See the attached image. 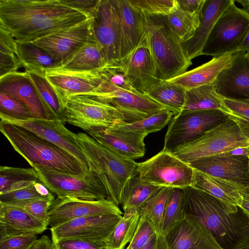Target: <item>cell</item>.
Here are the masks:
<instances>
[{"label": "cell", "mask_w": 249, "mask_h": 249, "mask_svg": "<svg viewBox=\"0 0 249 249\" xmlns=\"http://www.w3.org/2000/svg\"><path fill=\"white\" fill-rule=\"evenodd\" d=\"M248 173L249 175V146L248 148Z\"/></svg>", "instance_id": "obj_62"}, {"label": "cell", "mask_w": 249, "mask_h": 249, "mask_svg": "<svg viewBox=\"0 0 249 249\" xmlns=\"http://www.w3.org/2000/svg\"><path fill=\"white\" fill-rule=\"evenodd\" d=\"M223 102L227 108L231 112L249 118V103L227 99H223Z\"/></svg>", "instance_id": "obj_52"}, {"label": "cell", "mask_w": 249, "mask_h": 249, "mask_svg": "<svg viewBox=\"0 0 249 249\" xmlns=\"http://www.w3.org/2000/svg\"><path fill=\"white\" fill-rule=\"evenodd\" d=\"M90 22L92 33L105 53L107 65L120 64L121 31L114 0H100Z\"/></svg>", "instance_id": "obj_13"}, {"label": "cell", "mask_w": 249, "mask_h": 249, "mask_svg": "<svg viewBox=\"0 0 249 249\" xmlns=\"http://www.w3.org/2000/svg\"><path fill=\"white\" fill-rule=\"evenodd\" d=\"M60 1L85 15L89 19H91L100 0H60Z\"/></svg>", "instance_id": "obj_51"}, {"label": "cell", "mask_w": 249, "mask_h": 249, "mask_svg": "<svg viewBox=\"0 0 249 249\" xmlns=\"http://www.w3.org/2000/svg\"><path fill=\"white\" fill-rule=\"evenodd\" d=\"M39 180L52 193L96 200L107 198V190L98 176L91 170L83 175H76L35 166Z\"/></svg>", "instance_id": "obj_11"}, {"label": "cell", "mask_w": 249, "mask_h": 249, "mask_svg": "<svg viewBox=\"0 0 249 249\" xmlns=\"http://www.w3.org/2000/svg\"><path fill=\"white\" fill-rule=\"evenodd\" d=\"M184 189L170 188L166 201L161 233L164 235L180 221L184 212Z\"/></svg>", "instance_id": "obj_42"}, {"label": "cell", "mask_w": 249, "mask_h": 249, "mask_svg": "<svg viewBox=\"0 0 249 249\" xmlns=\"http://www.w3.org/2000/svg\"><path fill=\"white\" fill-rule=\"evenodd\" d=\"M139 176L152 185L184 189L192 186L194 169L172 152L162 149L149 159L138 163Z\"/></svg>", "instance_id": "obj_10"}, {"label": "cell", "mask_w": 249, "mask_h": 249, "mask_svg": "<svg viewBox=\"0 0 249 249\" xmlns=\"http://www.w3.org/2000/svg\"><path fill=\"white\" fill-rule=\"evenodd\" d=\"M241 194L244 199L249 201V186L246 187L244 189Z\"/></svg>", "instance_id": "obj_61"}, {"label": "cell", "mask_w": 249, "mask_h": 249, "mask_svg": "<svg viewBox=\"0 0 249 249\" xmlns=\"http://www.w3.org/2000/svg\"><path fill=\"white\" fill-rule=\"evenodd\" d=\"M249 146V141L243 136L236 124L228 117L198 139L172 153L188 163L199 159Z\"/></svg>", "instance_id": "obj_7"}, {"label": "cell", "mask_w": 249, "mask_h": 249, "mask_svg": "<svg viewBox=\"0 0 249 249\" xmlns=\"http://www.w3.org/2000/svg\"><path fill=\"white\" fill-rule=\"evenodd\" d=\"M118 14L121 36V61L135 49L147 31L145 15L128 0H114Z\"/></svg>", "instance_id": "obj_24"}, {"label": "cell", "mask_w": 249, "mask_h": 249, "mask_svg": "<svg viewBox=\"0 0 249 249\" xmlns=\"http://www.w3.org/2000/svg\"><path fill=\"white\" fill-rule=\"evenodd\" d=\"M21 67L16 39L8 31L0 26V77L18 71Z\"/></svg>", "instance_id": "obj_40"}, {"label": "cell", "mask_w": 249, "mask_h": 249, "mask_svg": "<svg viewBox=\"0 0 249 249\" xmlns=\"http://www.w3.org/2000/svg\"><path fill=\"white\" fill-rule=\"evenodd\" d=\"M18 56L25 71L44 73L62 64L47 51L33 42L17 41Z\"/></svg>", "instance_id": "obj_31"}, {"label": "cell", "mask_w": 249, "mask_h": 249, "mask_svg": "<svg viewBox=\"0 0 249 249\" xmlns=\"http://www.w3.org/2000/svg\"><path fill=\"white\" fill-rule=\"evenodd\" d=\"M206 0H177L178 6L192 14H200Z\"/></svg>", "instance_id": "obj_53"}, {"label": "cell", "mask_w": 249, "mask_h": 249, "mask_svg": "<svg viewBox=\"0 0 249 249\" xmlns=\"http://www.w3.org/2000/svg\"><path fill=\"white\" fill-rule=\"evenodd\" d=\"M249 51V29L242 43L237 48V51L247 52Z\"/></svg>", "instance_id": "obj_58"}, {"label": "cell", "mask_w": 249, "mask_h": 249, "mask_svg": "<svg viewBox=\"0 0 249 249\" xmlns=\"http://www.w3.org/2000/svg\"><path fill=\"white\" fill-rule=\"evenodd\" d=\"M210 109L223 111L228 110L224 104L223 98L216 93L213 84L186 90L185 103L182 111Z\"/></svg>", "instance_id": "obj_33"}, {"label": "cell", "mask_w": 249, "mask_h": 249, "mask_svg": "<svg viewBox=\"0 0 249 249\" xmlns=\"http://www.w3.org/2000/svg\"><path fill=\"white\" fill-rule=\"evenodd\" d=\"M107 65L105 53L94 38L91 30L87 42L62 67L76 71H93Z\"/></svg>", "instance_id": "obj_30"}, {"label": "cell", "mask_w": 249, "mask_h": 249, "mask_svg": "<svg viewBox=\"0 0 249 249\" xmlns=\"http://www.w3.org/2000/svg\"><path fill=\"white\" fill-rule=\"evenodd\" d=\"M248 147H240L233 149V150L229 152L224 153V154L238 156V157H244L247 158H248Z\"/></svg>", "instance_id": "obj_57"}, {"label": "cell", "mask_w": 249, "mask_h": 249, "mask_svg": "<svg viewBox=\"0 0 249 249\" xmlns=\"http://www.w3.org/2000/svg\"><path fill=\"white\" fill-rule=\"evenodd\" d=\"M240 206L249 214V201L243 199Z\"/></svg>", "instance_id": "obj_60"}, {"label": "cell", "mask_w": 249, "mask_h": 249, "mask_svg": "<svg viewBox=\"0 0 249 249\" xmlns=\"http://www.w3.org/2000/svg\"><path fill=\"white\" fill-rule=\"evenodd\" d=\"M0 130L15 150L32 167L76 175L89 172L68 152L24 128L0 120Z\"/></svg>", "instance_id": "obj_3"}, {"label": "cell", "mask_w": 249, "mask_h": 249, "mask_svg": "<svg viewBox=\"0 0 249 249\" xmlns=\"http://www.w3.org/2000/svg\"><path fill=\"white\" fill-rule=\"evenodd\" d=\"M0 117L1 121L24 128L68 152L89 171L88 161L78 142L77 134L66 128L61 121L34 118L18 120L0 113Z\"/></svg>", "instance_id": "obj_12"}, {"label": "cell", "mask_w": 249, "mask_h": 249, "mask_svg": "<svg viewBox=\"0 0 249 249\" xmlns=\"http://www.w3.org/2000/svg\"><path fill=\"white\" fill-rule=\"evenodd\" d=\"M144 94L175 115L182 110L186 90L167 80H160Z\"/></svg>", "instance_id": "obj_32"}, {"label": "cell", "mask_w": 249, "mask_h": 249, "mask_svg": "<svg viewBox=\"0 0 249 249\" xmlns=\"http://www.w3.org/2000/svg\"><path fill=\"white\" fill-rule=\"evenodd\" d=\"M63 103L65 122L87 133L126 123L124 117L116 107L87 95L67 96Z\"/></svg>", "instance_id": "obj_6"}, {"label": "cell", "mask_w": 249, "mask_h": 249, "mask_svg": "<svg viewBox=\"0 0 249 249\" xmlns=\"http://www.w3.org/2000/svg\"><path fill=\"white\" fill-rule=\"evenodd\" d=\"M201 14H192L185 12L178 6L177 2L174 9L164 17L167 24L183 43L194 36L200 23Z\"/></svg>", "instance_id": "obj_38"}, {"label": "cell", "mask_w": 249, "mask_h": 249, "mask_svg": "<svg viewBox=\"0 0 249 249\" xmlns=\"http://www.w3.org/2000/svg\"><path fill=\"white\" fill-rule=\"evenodd\" d=\"M99 71L102 81L101 84L92 91V92H106L119 89L130 91H138L129 82L121 64L107 65L99 69Z\"/></svg>", "instance_id": "obj_41"}, {"label": "cell", "mask_w": 249, "mask_h": 249, "mask_svg": "<svg viewBox=\"0 0 249 249\" xmlns=\"http://www.w3.org/2000/svg\"><path fill=\"white\" fill-rule=\"evenodd\" d=\"M39 181L38 175L33 167H0V194L23 188L32 182Z\"/></svg>", "instance_id": "obj_39"}, {"label": "cell", "mask_w": 249, "mask_h": 249, "mask_svg": "<svg viewBox=\"0 0 249 249\" xmlns=\"http://www.w3.org/2000/svg\"><path fill=\"white\" fill-rule=\"evenodd\" d=\"M163 235L168 249H222L201 220L190 214Z\"/></svg>", "instance_id": "obj_17"}, {"label": "cell", "mask_w": 249, "mask_h": 249, "mask_svg": "<svg viewBox=\"0 0 249 249\" xmlns=\"http://www.w3.org/2000/svg\"><path fill=\"white\" fill-rule=\"evenodd\" d=\"M145 16L151 53L160 78L168 80L186 72L192 61L164 16Z\"/></svg>", "instance_id": "obj_5"}, {"label": "cell", "mask_w": 249, "mask_h": 249, "mask_svg": "<svg viewBox=\"0 0 249 249\" xmlns=\"http://www.w3.org/2000/svg\"><path fill=\"white\" fill-rule=\"evenodd\" d=\"M240 249H249V244L246 245V246L242 247Z\"/></svg>", "instance_id": "obj_63"}, {"label": "cell", "mask_w": 249, "mask_h": 249, "mask_svg": "<svg viewBox=\"0 0 249 249\" xmlns=\"http://www.w3.org/2000/svg\"><path fill=\"white\" fill-rule=\"evenodd\" d=\"M173 114L164 109L144 119L118 125L113 128L148 134L162 129L171 120Z\"/></svg>", "instance_id": "obj_44"}, {"label": "cell", "mask_w": 249, "mask_h": 249, "mask_svg": "<svg viewBox=\"0 0 249 249\" xmlns=\"http://www.w3.org/2000/svg\"><path fill=\"white\" fill-rule=\"evenodd\" d=\"M232 0L217 20L203 50L202 55L218 57L237 52L249 29V12Z\"/></svg>", "instance_id": "obj_8"}, {"label": "cell", "mask_w": 249, "mask_h": 249, "mask_svg": "<svg viewBox=\"0 0 249 249\" xmlns=\"http://www.w3.org/2000/svg\"><path fill=\"white\" fill-rule=\"evenodd\" d=\"M184 212L197 217L222 249H240L249 244V214L192 186L184 188Z\"/></svg>", "instance_id": "obj_2"}, {"label": "cell", "mask_w": 249, "mask_h": 249, "mask_svg": "<svg viewBox=\"0 0 249 249\" xmlns=\"http://www.w3.org/2000/svg\"><path fill=\"white\" fill-rule=\"evenodd\" d=\"M37 240L34 234L10 237L0 240V249H30Z\"/></svg>", "instance_id": "obj_50"}, {"label": "cell", "mask_w": 249, "mask_h": 249, "mask_svg": "<svg viewBox=\"0 0 249 249\" xmlns=\"http://www.w3.org/2000/svg\"><path fill=\"white\" fill-rule=\"evenodd\" d=\"M227 118L219 109L182 111L171 119L165 135L163 149L172 152L198 139Z\"/></svg>", "instance_id": "obj_9"}, {"label": "cell", "mask_w": 249, "mask_h": 249, "mask_svg": "<svg viewBox=\"0 0 249 249\" xmlns=\"http://www.w3.org/2000/svg\"><path fill=\"white\" fill-rule=\"evenodd\" d=\"M188 163L194 170L249 186L248 158L246 157L222 154Z\"/></svg>", "instance_id": "obj_25"}, {"label": "cell", "mask_w": 249, "mask_h": 249, "mask_svg": "<svg viewBox=\"0 0 249 249\" xmlns=\"http://www.w3.org/2000/svg\"><path fill=\"white\" fill-rule=\"evenodd\" d=\"M145 15L167 16L177 6V0H128Z\"/></svg>", "instance_id": "obj_46"}, {"label": "cell", "mask_w": 249, "mask_h": 249, "mask_svg": "<svg viewBox=\"0 0 249 249\" xmlns=\"http://www.w3.org/2000/svg\"><path fill=\"white\" fill-rule=\"evenodd\" d=\"M140 219L138 211L124 212V215L105 241L106 249H124L130 243Z\"/></svg>", "instance_id": "obj_36"}, {"label": "cell", "mask_w": 249, "mask_h": 249, "mask_svg": "<svg viewBox=\"0 0 249 249\" xmlns=\"http://www.w3.org/2000/svg\"><path fill=\"white\" fill-rule=\"evenodd\" d=\"M170 188L163 187L142 206L138 212L145 216L153 225L158 233H161L164 210Z\"/></svg>", "instance_id": "obj_43"}, {"label": "cell", "mask_w": 249, "mask_h": 249, "mask_svg": "<svg viewBox=\"0 0 249 249\" xmlns=\"http://www.w3.org/2000/svg\"><path fill=\"white\" fill-rule=\"evenodd\" d=\"M39 199L53 201L55 197L40 181H34L23 188L0 194V204L17 206Z\"/></svg>", "instance_id": "obj_37"}, {"label": "cell", "mask_w": 249, "mask_h": 249, "mask_svg": "<svg viewBox=\"0 0 249 249\" xmlns=\"http://www.w3.org/2000/svg\"><path fill=\"white\" fill-rule=\"evenodd\" d=\"M158 233L152 222L145 216L140 215V219L134 236L126 249H140Z\"/></svg>", "instance_id": "obj_47"}, {"label": "cell", "mask_w": 249, "mask_h": 249, "mask_svg": "<svg viewBox=\"0 0 249 249\" xmlns=\"http://www.w3.org/2000/svg\"><path fill=\"white\" fill-rule=\"evenodd\" d=\"M25 71L34 84L53 119L60 120L65 124L62 99L46 79L44 73L31 71Z\"/></svg>", "instance_id": "obj_35"}, {"label": "cell", "mask_w": 249, "mask_h": 249, "mask_svg": "<svg viewBox=\"0 0 249 249\" xmlns=\"http://www.w3.org/2000/svg\"><path fill=\"white\" fill-rule=\"evenodd\" d=\"M236 1L242 6V9L249 12V0H236Z\"/></svg>", "instance_id": "obj_59"}, {"label": "cell", "mask_w": 249, "mask_h": 249, "mask_svg": "<svg viewBox=\"0 0 249 249\" xmlns=\"http://www.w3.org/2000/svg\"><path fill=\"white\" fill-rule=\"evenodd\" d=\"M233 54L213 57L209 61L167 81L185 90L213 84L220 72L231 64Z\"/></svg>", "instance_id": "obj_28"}, {"label": "cell", "mask_w": 249, "mask_h": 249, "mask_svg": "<svg viewBox=\"0 0 249 249\" xmlns=\"http://www.w3.org/2000/svg\"><path fill=\"white\" fill-rule=\"evenodd\" d=\"M192 187L202 191L228 205L240 206L242 191L246 186L194 170Z\"/></svg>", "instance_id": "obj_29"}, {"label": "cell", "mask_w": 249, "mask_h": 249, "mask_svg": "<svg viewBox=\"0 0 249 249\" xmlns=\"http://www.w3.org/2000/svg\"><path fill=\"white\" fill-rule=\"evenodd\" d=\"M110 214L122 215L124 213L119 206L106 198L89 200L57 196L49 209L48 225L54 228L77 218Z\"/></svg>", "instance_id": "obj_14"}, {"label": "cell", "mask_w": 249, "mask_h": 249, "mask_svg": "<svg viewBox=\"0 0 249 249\" xmlns=\"http://www.w3.org/2000/svg\"><path fill=\"white\" fill-rule=\"evenodd\" d=\"M83 94L113 106L123 115L126 123L144 119L166 109L145 94L138 91L119 89L110 92Z\"/></svg>", "instance_id": "obj_16"}, {"label": "cell", "mask_w": 249, "mask_h": 249, "mask_svg": "<svg viewBox=\"0 0 249 249\" xmlns=\"http://www.w3.org/2000/svg\"><path fill=\"white\" fill-rule=\"evenodd\" d=\"M162 187L142 179L138 175L130 178L123 191L122 207L124 212L138 211Z\"/></svg>", "instance_id": "obj_34"}, {"label": "cell", "mask_w": 249, "mask_h": 249, "mask_svg": "<svg viewBox=\"0 0 249 249\" xmlns=\"http://www.w3.org/2000/svg\"><path fill=\"white\" fill-rule=\"evenodd\" d=\"M44 73L57 92L62 102L67 96L92 92L102 81L99 70L76 71L67 70L61 67L46 71Z\"/></svg>", "instance_id": "obj_21"}, {"label": "cell", "mask_w": 249, "mask_h": 249, "mask_svg": "<svg viewBox=\"0 0 249 249\" xmlns=\"http://www.w3.org/2000/svg\"><path fill=\"white\" fill-rule=\"evenodd\" d=\"M90 34V19H88L32 42L47 51L64 65L87 42Z\"/></svg>", "instance_id": "obj_19"}, {"label": "cell", "mask_w": 249, "mask_h": 249, "mask_svg": "<svg viewBox=\"0 0 249 249\" xmlns=\"http://www.w3.org/2000/svg\"><path fill=\"white\" fill-rule=\"evenodd\" d=\"M0 92L22 101L34 118L53 119L26 71H16L0 77Z\"/></svg>", "instance_id": "obj_22"}, {"label": "cell", "mask_w": 249, "mask_h": 249, "mask_svg": "<svg viewBox=\"0 0 249 249\" xmlns=\"http://www.w3.org/2000/svg\"><path fill=\"white\" fill-rule=\"evenodd\" d=\"M249 58V51H248V52H246Z\"/></svg>", "instance_id": "obj_64"}, {"label": "cell", "mask_w": 249, "mask_h": 249, "mask_svg": "<svg viewBox=\"0 0 249 249\" xmlns=\"http://www.w3.org/2000/svg\"><path fill=\"white\" fill-rule=\"evenodd\" d=\"M0 113L18 120L34 118L28 107L22 101L2 92H0Z\"/></svg>", "instance_id": "obj_45"}, {"label": "cell", "mask_w": 249, "mask_h": 249, "mask_svg": "<svg viewBox=\"0 0 249 249\" xmlns=\"http://www.w3.org/2000/svg\"><path fill=\"white\" fill-rule=\"evenodd\" d=\"M121 65L132 86L144 93L160 80L154 61L147 31L138 46Z\"/></svg>", "instance_id": "obj_18"}, {"label": "cell", "mask_w": 249, "mask_h": 249, "mask_svg": "<svg viewBox=\"0 0 249 249\" xmlns=\"http://www.w3.org/2000/svg\"><path fill=\"white\" fill-rule=\"evenodd\" d=\"M47 229V225L24 210L0 204V240L22 235H37Z\"/></svg>", "instance_id": "obj_27"}, {"label": "cell", "mask_w": 249, "mask_h": 249, "mask_svg": "<svg viewBox=\"0 0 249 249\" xmlns=\"http://www.w3.org/2000/svg\"><path fill=\"white\" fill-rule=\"evenodd\" d=\"M223 112L229 118L236 124L243 136L249 141V118L236 114L228 109Z\"/></svg>", "instance_id": "obj_54"}, {"label": "cell", "mask_w": 249, "mask_h": 249, "mask_svg": "<svg viewBox=\"0 0 249 249\" xmlns=\"http://www.w3.org/2000/svg\"><path fill=\"white\" fill-rule=\"evenodd\" d=\"M140 249H168L164 236L156 233L144 247Z\"/></svg>", "instance_id": "obj_55"}, {"label": "cell", "mask_w": 249, "mask_h": 249, "mask_svg": "<svg viewBox=\"0 0 249 249\" xmlns=\"http://www.w3.org/2000/svg\"><path fill=\"white\" fill-rule=\"evenodd\" d=\"M77 135L89 170L93 171L101 180L107 193V199L118 206L121 205L126 182L138 175V163L116 154L85 133Z\"/></svg>", "instance_id": "obj_4"}, {"label": "cell", "mask_w": 249, "mask_h": 249, "mask_svg": "<svg viewBox=\"0 0 249 249\" xmlns=\"http://www.w3.org/2000/svg\"><path fill=\"white\" fill-rule=\"evenodd\" d=\"M53 249H106L105 242L65 238L53 243Z\"/></svg>", "instance_id": "obj_49"}, {"label": "cell", "mask_w": 249, "mask_h": 249, "mask_svg": "<svg viewBox=\"0 0 249 249\" xmlns=\"http://www.w3.org/2000/svg\"><path fill=\"white\" fill-rule=\"evenodd\" d=\"M123 216L103 214L82 217L51 228L53 243L65 238L105 242Z\"/></svg>", "instance_id": "obj_15"}, {"label": "cell", "mask_w": 249, "mask_h": 249, "mask_svg": "<svg viewBox=\"0 0 249 249\" xmlns=\"http://www.w3.org/2000/svg\"><path fill=\"white\" fill-rule=\"evenodd\" d=\"M98 143L116 154L135 160L145 153L146 134L115 128H103L88 133Z\"/></svg>", "instance_id": "obj_23"}, {"label": "cell", "mask_w": 249, "mask_h": 249, "mask_svg": "<svg viewBox=\"0 0 249 249\" xmlns=\"http://www.w3.org/2000/svg\"><path fill=\"white\" fill-rule=\"evenodd\" d=\"M232 0H206L200 16V23L192 38L182 43L187 58L191 61L202 55L203 50L217 20Z\"/></svg>", "instance_id": "obj_26"}, {"label": "cell", "mask_w": 249, "mask_h": 249, "mask_svg": "<svg viewBox=\"0 0 249 249\" xmlns=\"http://www.w3.org/2000/svg\"><path fill=\"white\" fill-rule=\"evenodd\" d=\"M30 249H53V244L48 236L44 235L37 239Z\"/></svg>", "instance_id": "obj_56"}, {"label": "cell", "mask_w": 249, "mask_h": 249, "mask_svg": "<svg viewBox=\"0 0 249 249\" xmlns=\"http://www.w3.org/2000/svg\"><path fill=\"white\" fill-rule=\"evenodd\" d=\"M52 201L49 199H39L15 207L24 210L37 219L48 226V212Z\"/></svg>", "instance_id": "obj_48"}, {"label": "cell", "mask_w": 249, "mask_h": 249, "mask_svg": "<svg viewBox=\"0 0 249 249\" xmlns=\"http://www.w3.org/2000/svg\"><path fill=\"white\" fill-rule=\"evenodd\" d=\"M213 84L216 93L223 99L249 104V58L247 53H234L231 64Z\"/></svg>", "instance_id": "obj_20"}, {"label": "cell", "mask_w": 249, "mask_h": 249, "mask_svg": "<svg viewBox=\"0 0 249 249\" xmlns=\"http://www.w3.org/2000/svg\"><path fill=\"white\" fill-rule=\"evenodd\" d=\"M88 19L60 0H0V26L18 41L32 42Z\"/></svg>", "instance_id": "obj_1"}]
</instances>
